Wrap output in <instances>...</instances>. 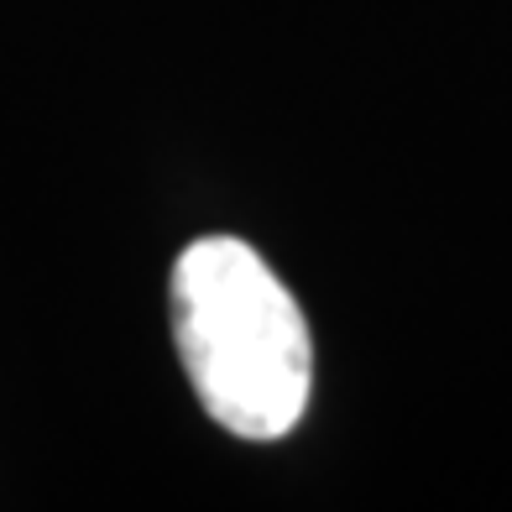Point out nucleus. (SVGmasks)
<instances>
[{
	"label": "nucleus",
	"instance_id": "f257e3e1",
	"mask_svg": "<svg viewBox=\"0 0 512 512\" xmlns=\"http://www.w3.org/2000/svg\"><path fill=\"white\" fill-rule=\"evenodd\" d=\"M173 340L220 429L267 445L293 434L314 387V345L298 298L236 236H204L173 262Z\"/></svg>",
	"mask_w": 512,
	"mask_h": 512
}]
</instances>
